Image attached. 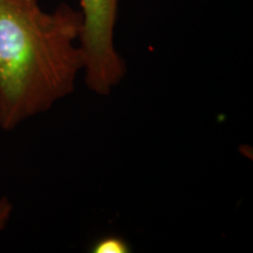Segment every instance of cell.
<instances>
[{
    "label": "cell",
    "mask_w": 253,
    "mask_h": 253,
    "mask_svg": "<svg viewBox=\"0 0 253 253\" xmlns=\"http://www.w3.org/2000/svg\"><path fill=\"white\" fill-rule=\"evenodd\" d=\"M82 17L62 2L0 0V129L11 131L75 90L84 69Z\"/></svg>",
    "instance_id": "cell-1"
},
{
    "label": "cell",
    "mask_w": 253,
    "mask_h": 253,
    "mask_svg": "<svg viewBox=\"0 0 253 253\" xmlns=\"http://www.w3.org/2000/svg\"><path fill=\"white\" fill-rule=\"evenodd\" d=\"M79 4L84 84L93 93L107 96L121 84L126 73L125 59L115 45L120 0H79Z\"/></svg>",
    "instance_id": "cell-2"
},
{
    "label": "cell",
    "mask_w": 253,
    "mask_h": 253,
    "mask_svg": "<svg viewBox=\"0 0 253 253\" xmlns=\"http://www.w3.org/2000/svg\"><path fill=\"white\" fill-rule=\"evenodd\" d=\"M93 253H129L130 245L120 236H104L91 246Z\"/></svg>",
    "instance_id": "cell-3"
},
{
    "label": "cell",
    "mask_w": 253,
    "mask_h": 253,
    "mask_svg": "<svg viewBox=\"0 0 253 253\" xmlns=\"http://www.w3.org/2000/svg\"><path fill=\"white\" fill-rule=\"evenodd\" d=\"M13 212V204L7 197L0 198V232L5 230Z\"/></svg>",
    "instance_id": "cell-4"
}]
</instances>
